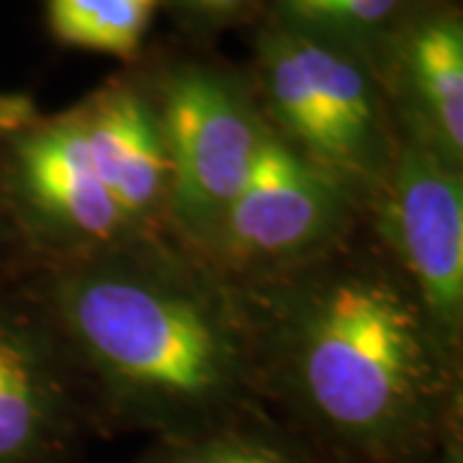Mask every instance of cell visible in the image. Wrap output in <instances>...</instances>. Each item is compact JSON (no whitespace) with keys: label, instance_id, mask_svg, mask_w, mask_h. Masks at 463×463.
Returning a JSON list of instances; mask_svg holds the SVG:
<instances>
[{"label":"cell","instance_id":"obj_10","mask_svg":"<svg viewBox=\"0 0 463 463\" xmlns=\"http://www.w3.org/2000/svg\"><path fill=\"white\" fill-rule=\"evenodd\" d=\"M129 463H330L268 407L203 430L157 438Z\"/></svg>","mask_w":463,"mask_h":463},{"label":"cell","instance_id":"obj_14","mask_svg":"<svg viewBox=\"0 0 463 463\" xmlns=\"http://www.w3.org/2000/svg\"><path fill=\"white\" fill-rule=\"evenodd\" d=\"M432 463H463V428H456L448 435Z\"/></svg>","mask_w":463,"mask_h":463},{"label":"cell","instance_id":"obj_12","mask_svg":"<svg viewBox=\"0 0 463 463\" xmlns=\"http://www.w3.org/2000/svg\"><path fill=\"white\" fill-rule=\"evenodd\" d=\"M430 0H270L268 14L337 39L376 62L386 42Z\"/></svg>","mask_w":463,"mask_h":463},{"label":"cell","instance_id":"obj_4","mask_svg":"<svg viewBox=\"0 0 463 463\" xmlns=\"http://www.w3.org/2000/svg\"><path fill=\"white\" fill-rule=\"evenodd\" d=\"M245 75L270 132L343 183L368 212L402 137L364 54L265 14L252 26Z\"/></svg>","mask_w":463,"mask_h":463},{"label":"cell","instance_id":"obj_5","mask_svg":"<svg viewBox=\"0 0 463 463\" xmlns=\"http://www.w3.org/2000/svg\"><path fill=\"white\" fill-rule=\"evenodd\" d=\"M170 170V230L209 248L222 216L248 183L268 134L245 67L212 52H145Z\"/></svg>","mask_w":463,"mask_h":463},{"label":"cell","instance_id":"obj_9","mask_svg":"<svg viewBox=\"0 0 463 463\" xmlns=\"http://www.w3.org/2000/svg\"><path fill=\"white\" fill-rule=\"evenodd\" d=\"M373 70L402 142L463 170L461 3H425L386 42Z\"/></svg>","mask_w":463,"mask_h":463},{"label":"cell","instance_id":"obj_15","mask_svg":"<svg viewBox=\"0 0 463 463\" xmlns=\"http://www.w3.org/2000/svg\"><path fill=\"white\" fill-rule=\"evenodd\" d=\"M0 96H3V90H0Z\"/></svg>","mask_w":463,"mask_h":463},{"label":"cell","instance_id":"obj_2","mask_svg":"<svg viewBox=\"0 0 463 463\" xmlns=\"http://www.w3.org/2000/svg\"><path fill=\"white\" fill-rule=\"evenodd\" d=\"M18 279L62 335L99 435L175 438L265 407L240 286L173 232Z\"/></svg>","mask_w":463,"mask_h":463},{"label":"cell","instance_id":"obj_6","mask_svg":"<svg viewBox=\"0 0 463 463\" xmlns=\"http://www.w3.org/2000/svg\"><path fill=\"white\" fill-rule=\"evenodd\" d=\"M364 224L361 201L268 127L248 183L222 216L203 258L242 286L315 260Z\"/></svg>","mask_w":463,"mask_h":463},{"label":"cell","instance_id":"obj_3","mask_svg":"<svg viewBox=\"0 0 463 463\" xmlns=\"http://www.w3.org/2000/svg\"><path fill=\"white\" fill-rule=\"evenodd\" d=\"M170 230L147 70L124 65L62 111L0 96V273L36 276Z\"/></svg>","mask_w":463,"mask_h":463},{"label":"cell","instance_id":"obj_11","mask_svg":"<svg viewBox=\"0 0 463 463\" xmlns=\"http://www.w3.org/2000/svg\"><path fill=\"white\" fill-rule=\"evenodd\" d=\"M163 0H44L47 29L72 50L96 52L134 65L147 52V33Z\"/></svg>","mask_w":463,"mask_h":463},{"label":"cell","instance_id":"obj_13","mask_svg":"<svg viewBox=\"0 0 463 463\" xmlns=\"http://www.w3.org/2000/svg\"><path fill=\"white\" fill-rule=\"evenodd\" d=\"M270 0H163L183 32L191 36H212L234 26L258 24L268 14Z\"/></svg>","mask_w":463,"mask_h":463},{"label":"cell","instance_id":"obj_8","mask_svg":"<svg viewBox=\"0 0 463 463\" xmlns=\"http://www.w3.org/2000/svg\"><path fill=\"white\" fill-rule=\"evenodd\" d=\"M365 224L412 286L440 340L463 358V170L407 142Z\"/></svg>","mask_w":463,"mask_h":463},{"label":"cell","instance_id":"obj_7","mask_svg":"<svg viewBox=\"0 0 463 463\" xmlns=\"http://www.w3.org/2000/svg\"><path fill=\"white\" fill-rule=\"evenodd\" d=\"M93 435L83 379L44 301L0 273V463H75Z\"/></svg>","mask_w":463,"mask_h":463},{"label":"cell","instance_id":"obj_1","mask_svg":"<svg viewBox=\"0 0 463 463\" xmlns=\"http://www.w3.org/2000/svg\"><path fill=\"white\" fill-rule=\"evenodd\" d=\"M240 291L263 404L330 463H432L463 428V358L368 224Z\"/></svg>","mask_w":463,"mask_h":463}]
</instances>
